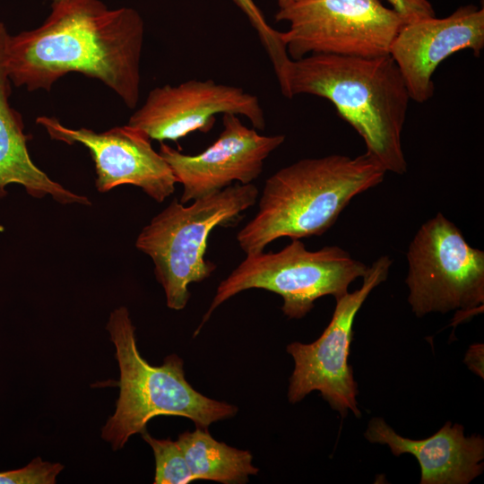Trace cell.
<instances>
[{"mask_svg":"<svg viewBox=\"0 0 484 484\" xmlns=\"http://www.w3.org/2000/svg\"><path fill=\"white\" fill-rule=\"evenodd\" d=\"M405 23L435 17V10L429 0H387Z\"/></svg>","mask_w":484,"mask_h":484,"instance_id":"cell-20","label":"cell"},{"mask_svg":"<svg viewBox=\"0 0 484 484\" xmlns=\"http://www.w3.org/2000/svg\"><path fill=\"white\" fill-rule=\"evenodd\" d=\"M223 130L203 151L189 155L160 143L159 152L183 186V204L215 194L235 181L249 184L262 173L264 160L285 141L283 134L262 135L235 114H223Z\"/></svg>","mask_w":484,"mask_h":484,"instance_id":"cell-12","label":"cell"},{"mask_svg":"<svg viewBox=\"0 0 484 484\" xmlns=\"http://www.w3.org/2000/svg\"><path fill=\"white\" fill-rule=\"evenodd\" d=\"M193 480H213L220 483H245L259 470L252 463L247 450H239L214 439L207 428L196 427L185 431L177 440Z\"/></svg>","mask_w":484,"mask_h":484,"instance_id":"cell-16","label":"cell"},{"mask_svg":"<svg viewBox=\"0 0 484 484\" xmlns=\"http://www.w3.org/2000/svg\"><path fill=\"white\" fill-rule=\"evenodd\" d=\"M392 260L377 258L363 276L359 290L336 300L332 319L321 336L312 343L292 342L286 348L294 360L288 399L300 402L312 391H319L330 406L345 417L349 411L359 418L358 385L348 362L357 313L370 292L387 279Z\"/></svg>","mask_w":484,"mask_h":484,"instance_id":"cell-9","label":"cell"},{"mask_svg":"<svg viewBox=\"0 0 484 484\" xmlns=\"http://www.w3.org/2000/svg\"><path fill=\"white\" fill-rule=\"evenodd\" d=\"M367 270V265L337 246L310 251L299 239H292L276 253L247 254L219 284L196 333L219 306L246 290L263 289L280 295L283 314L299 319L319 298L331 295L337 300L347 294L350 284L363 278Z\"/></svg>","mask_w":484,"mask_h":484,"instance_id":"cell-6","label":"cell"},{"mask_svg":"<svg viewBox=\"0 0 484 484\" xmlns=\"http://www.w3.org/2000/svg\"><path fill=\"white\" fill-rule=\"evenodd\" d=\"M246 14L258 34L272 65L276 78L281 79L290 58L281 39V32L274 30L265 20L264 15L254 0H232Z\"/></svg>","mask_w":484,"mask_h":484,"instance_id":"cell-18","label":"cell"},{"mask_svg":"<svg viewBox=\"0 0 484 484\" xmlns=\"http://www.w3.org/2000/svg\"><path fill=\"white\" fill-rule=\"evenodd\" d=\"M483 344L471 345L465 354L464 362L475 374L483 378Z\"/></svg>","mask_w":484,"mask_h":484,"instance_id":"cell-21","label":"cell"},{"mask_svg":"<svg viewBox=\"0 0 484 484\" xmlns=\"http://www.w3.org/2000/svg\"><path fill=\"white\" fill-rule=\"evenodd\" d=\"M257 196L253 183H236L195 199L189 206L174 199L143 228L135 246L151 258L168 307L185 308L190 298L189 284L203 281L214 272L215 264L205 259L212 230L238 221Z\"/></svg>","mask_w":484,"mask_h":484,"instance_id":"cell-5","label":"cell"},{"mask_svg":"<svg viewBox=\"0 0 484 484\" xmlns=\"http://www.w3.org/2000/svg\"><path fill=\"white\" fill-rule=\"evenodd\" d=\"M365 438L386 445L395 456L410 454L420 467V484H468L484 468V439L464 436L461 424L446 422L433 436L413 440L398 435L382 418L370 419Z\"/></svg>","mask_w":484,"mask_h":484,"instance_id":"cell-14","label":"cell"},{"mask_svg":"<svg viewBox=\"0 0 484 484\" xmlns=\"http://www.w3.org/2000/svg\"><path fill=\"white\" fill-rule=\"evenodd\" d=\"M483 48L484 9L467 4L444 18L404 23L389 55L402 73L411 99L424 103L433 97L432 77L443 61L463 49L479 57Z\"/></svg>","mask_w":484,"mask_h":484,"instance_id":"cell-13","label":"cell"},{"mask_svg":"<svg viewBox=\"0 0 484 484\" xmlns=\"http://www.w3.org/2000/svg\"><path fill=\"white\" fill-rule=\"evenodd\" d=\"M36 122L51 139L70 145L78 143L89 150L95 165V186L99 193L132 185L158 203L174 193L177 181L170 167L142 130L126 125L97 133L85 127H66L57 118L49 117H39Z\"/></svg>","mask_w":484,"mask_h":484,"instance_id":"cell-11","label":"cell"},{"mask_svg":"<svg viewBox=\"0 0 484 484\" xmlns=\"http://www.w3.org/2000/svg\"><path fill=\"white\" fill-rule=\"evenodd\" d=\"M279 85L288 99L309 94L328 99L386 172L407 171L402 133L411 97L390 55L314 54L290 59Z\"/></svg>","mask_w":484,"mask_h":484,"instance_id":"cell-2","label":"cell"},{"mask_svg":"<svg viewBox=\"0 0 484 484\" xmlns=\"http://www.w3.org/2000/svg\"><path fill=\"white\" fill-rule=\"evenodd\" d=\"M144 23L130 7L108 9L99 0H61L38 28L6 34L4 62L12 84L49 91L69 73L113 90L129 108L140 95Z\"/></svg>","mask_w":484,"mask_h":484,"instance_id":"cell-1","label":"cell"},{"mask_svg":"<svg viewBox=\"0 0 484 484\" xmlns=\"http://www.w3.org/2000/svg\"><path fill=\"white\" fill-rule=\"evenodd\" d=\"M228 113L246 117L256 130L265 128L258 97L212 79L152 89L127 125L142 130L151 140L177 142L195 131L207 133L217 115Z\"/></svg>","mask_w":484,"mask_h":484,"instance_id":"cell-10","label":"cell"},{"mask_svg":"<svg viewBox=\"0 0 484 484\" xmlns=\"http://www.w3.org/2000/svg\"><path fill=\"white\" fill-rule=\"evenodd\" d=\"M406 257L408 302L417 316L452 310L471 315L483 307L484 252L441 212L420 226Z\"/></svg>","mask_w":484,"mask_h":484,"instance_id":"cell-7","label":"cell"},{"mask_svg":"<svg viewBox=\"0 0 484 484\" xmlns=\"http://www.w3.org/2000/svg\"><path fill=\"white\" fill-rule=\"evenodd\" d=\"M8 30L0 22V198L7 194L6 187L22 186L30 196L41 199L51 196L61 204L91 205L90 199L66 189L51 179L32 161L21 114L10 104L12 82L4 62V41Z\"/></svg>","mask_w":484,"mask_h":484,"instance_id":"cell-15","label":"cell"},{"mask_svg":"<svg viewBox=\"0 0 484 484\" xmlns=\"http://www.w3.org/2000/svg\"><path fill=\"white\" fill-rule=\"evenodd\" d=\"M143 438L152 448L155 458V484H187L193 476L177 441L170 438L157 439L146 430Z\"/></svg>","mask_w":484,"mask_h":484,"instance_id":"cell-17","label":"cell"},{"mask_svg":"<svg viewBox=\"0 0 484 484\" xmlns=\"http://www.w3.org/2000/svg\"><path fill=\"white\" fill-rule=\"evenodd\" d=\"M385 173L367 152L303 159L279 169L266 179L256 214L237 235L240 248L247 255L280 238L323 235L355 196L381 184Z\"/></svg>","mask_w":484,"mask_h":484,"instance_id":"cell-3","label":"cell"},{"mask_svg":"<svg viewBox=\"0 0 484 484\" xmlns=\"http://www.w3.org/2000/svg\"><path fill=\"white\" fill-rule=\"evenodd\" d=\"M275 21L290 24L281 39L292 60L314 54L386 56L405 23L380 0H301L279 9Z\"/></svg>","mask_w":484,"mask_h":484,"instance_id":"cell-8","label":"cell"},{"mask_svg":"<svg viewBox=\"0 0 484 484\" xmlns=\"http://www.w3.org/2000/svg\"><path fill=\"white\" fill-rule=\"evenodd\" d=\"M107 330L120 371L116 411L101 433L113 450L121 449L131 436L144 432L147 423L157 416L185 417L196 427L207 428L236 415V406L211 399L187 382L184 362L177 355L168 356L159 367L150 365L137 349L135 327L125 307L112 311Z\"/></svg>","mask_w":484,"mask_h":484,"instance_id":"cell-4","label":"cell"},{"mask_svg":"<svg viewBox=\"0 0 484 484\" xmlns=\"http://www.w3.org/2000/svg\"><path fill=\"white\" fill-rule=\"evenodd\" d=\"M301 0H277L279 9L285 8Z\"/></svg>","mask_w":484,"mask_h":484,"instance_id":"cell-22","label":"cell"},{"mask_svg":"<svg viewBox=\"0 0 484 484\" xmlns=\"http://www.w3.org/2000/svg\"><path fill=\"white\" fill-rule=\"evenodd\" d=\"M63 469L64 465L60 463L44 462L37 457L22 468L0 471V484H55Z\"/></svg>","mask_w":484,"mask_h":484,"instance_id":"cell-19","label":"cell"}]
</instances>
